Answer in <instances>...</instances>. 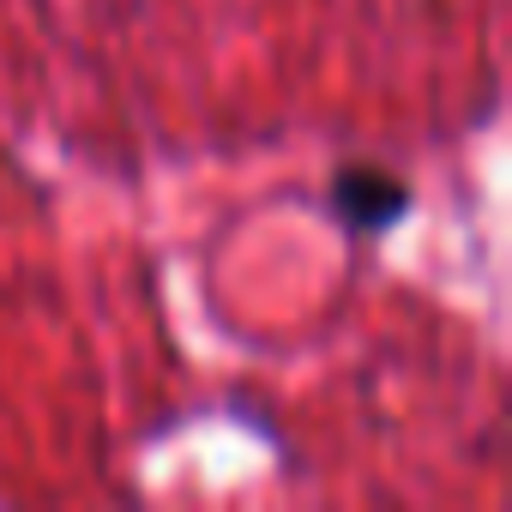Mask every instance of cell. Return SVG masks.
<instances>
[{
  "label": "cell",
  "mask_w": 512,
  "mask_h": 512,
  "mask_svg": "<svg viewBox=\"0 0 512 512\" xmlns=\"http://www.w3.org/2000/svg\"><path fill=\"white\" fill-rule=\"evenodd\" d=\"M338 205L356 229H386L398 211H404V187L398 181H380L374 169H350L338 181Z\"/></svg>",
  "instance_id": "6da1fadb"
}]
</instances>
